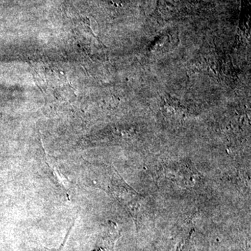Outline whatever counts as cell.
Instances as JSON below:
<instances>
[{
    "mask_svg": "<svg viewBox=\"0 0 251 251\" xmlns=\"http://www.w3.org/2000/svg\"><path fill=\"white\" fill-rule=\"evenodd\" d=\"M208 6L202 0H158L153 16L160 21H172L200 14Z\"/></svg>",
    "mask_w": 251,
    "mask_h": 251,
    "instance_id": "cell-1",
    "label": "cell"
}]
</instances>
